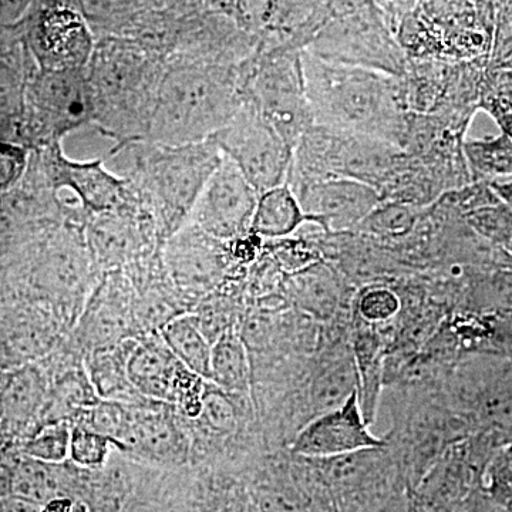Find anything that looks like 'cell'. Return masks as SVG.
Segmentation results:
<instances>
[{
    "mask_svg": "<svg viewBox=\"0 0 512 512\" xmlns=\"http://www.w3.org/2000/svg\"><path fill=\"white\" fill-rule=\"evenodd\" d=\"M165 60L130 37L96 39L87 64L93 126L114 141L109 156L146 141Z\"/></svg>",
    "mask_w": 512,
    "mask_h": 512,
    "instance_id": "2",
    "label": "cell"
},
{
    "mask_svg": "<svg viewBox=\"0 0 512 512\" xmlns=\"http://www.w3.org/2000/svg\"><path fill=\"white\" fill-rule=\"evenodd\" d=\"M450 512H505L483 488H473Z\"/></svg>",
    "mask_w": 512,
    "mask_h": 512,
    "instance_id": "43",
    "label": "cell"
},
{
    "mask_svg": "<svg viewBox=\"0 0 512 512\" xmlns=\"http://www.w3.org/2000/svg\"><path fill=\"white\" fill-rule=\"evenodd\" d=\"M239 64L184 57L165 60L146 141L190 144L210 140L244 101Z\"/></svg>",
    "mask_w": 512,
    "mask_h": 512,
    "instance_id": "3",
    "label": "cell"
},
{
    "mask_svg": "<svg viewBox=\"0 0 512 512\" xmlns=\"http://www.w3.org/2000/svg\"><path fill=\"white\" fill-rule=\"evenodd\" d=\"M113 441L82 424H73L69 460L82 470L97 471L106 467Z\"/></svg>",
    "mask_w": 512,
    "mask_h": 512,
    "instance_id": "35",
    "label": "cell"
},
{
    "mask_svg": "<svg viewBox=\"0 0 512 512\" xmlns=\"http://www.w3.org/2000/svg\"><path fill=\"white\" fill-rule=\"evenodd\" d=\"M409 204L390 202L389 207L376 208L363 220L365 227L383 235H403L409 232L416 221Z\"/></svg>",
    "mask_w": 512,
    "mask_h": 512,
    "instance_id": "39",
    "label": "cell"
},
{
    "mask_svg": "<svg viewBox=\"0 0 512 512\" xmlns=\"http://www.w3.org/2000/svg\"><path fill=\"white\" fill-rule=\"evenodd\" d=\"M119 154L131 158L123 175L156 222L161 245L190 221L205 184L224 158L211 140L190 144L140 141Z\"/></svg>",
    "mask_w": 512,
    "mask_h": 512,
    "instance_id": "4",
    "label": "cell"
},
{
    "mask_svg": "<svg viewBox=\"0 0 512 512\" xmlns=\"http://www.w3.org/2000/svg\"><path fill=\"white\" fill-rule=\"evenodd\" d=\"M258 198L237 165L224 157L205 184L190 222L220 241H238L251 235Z\"/></svg>",
    "mask_w": 512,
    "mask_h": 512,
    "instance_id": "14",
    "label": "cell"
},
{
    "mask_svg": "<svg viewBox=\"0 0 512 512\" xmlns=\"http://www.w3.org/2000/svg\"><path fill=\"white\" fill-rule=\"evenodd\" d=\"M127 375L131 386L143 399L175 403L183 407L188 416H200L205 380L175 357L160 333L136 340L128 356Z\"/></svg>",
    "mask_w": 512,
    "mask_h": 512,
    "instance_id": "13",
    "label": "cell"
},
{
    "mask_svg": "<svg viewBox=\"0 0 512 512\" xmlns=\"http://www.w3.org/2000/svg\"><path fill=\"white\" fill-rule=\"evenodd\" d=\"M77 481L79 474L67 470L64 463L49 464L22 456L13 464L9 497L40 507L52 498H74Z\"/></svg>",
    "mask_w": 512,
    "mask_h": 512,
    "instance_id": "21",
    "label": "cell"
},
{
    "mask_svg": "<svg viewBox=\"0 0 512 512\" xmlns=\"http://www.w3.org/2000/svg\"><path fill=\"white\" fill-rule=\"evenodd\" d=\"M86 20L94 37H126L144 16L158 9L156 0H66Z\"/></svg>",
    "mask_w": 512,
    "mask_h": 512,
    "instance_id": "23",
    "label": "cell"
},
{
    "mask_svg": "<svg viewBox=\"0 0 512 512\" xmlns=\"http://www.w3.org/2000/svg\"><path fill=\"white\" fill-rule=\"evenodd\" d=\"M313 124L404 148L409 127L404 77L325 62L302 50Z\"/></svg>",
    "mask_w": 512,
    "mask_h": 512,
    "instance_id": "1",
    "label": "cell"
},
{
    "mask_svg": "<svg viewBox=\"0 0 512 512\" xmlns=\"http://www.w3.org/2000/svg\"><path fill=\"white\" fill-rule=\"evenodd\" d=\"M32 151L16 141L0 140V198L15 191L29 171Z\"/></svg>",
    "mask_w": 512,
    "mask_h": 512,
    "instance_id": "36",
    "label": "cell"
},
{
    "mask_svg": "<svg viewBox=\"0 0 512 512\" xmlns=\"http://www.w3.org/2000/svg\"><path fill=\"white\" fill-rule=\"evenodd\" d=\"M29 170L57 194L70 192L86 215L140 202L130 181L106 167V158L72 160L62 143L33 150Z\"/></svg>",
    "mask_w": 512,
    "mask_h": 512,
    "instance_id": "10",
    "label": "cell"
},
{
    "mask_svg": "<svg viewBox=\"0 0 512 512\" xmlns=\"http://www.w3.org/2000/svg\"><path fill=\"white\" fill-rule=\"evenodd\" d=\"M157 8L177 16H191L205 12V0H156Z\"/></svg>",
    "mask_w": 512,
    "mask_h": 512,
    "instance_id": "45",
    "label": "cell"
},
{
    "mask_svg": "<svg viewBox=\"0 0 512 512\" xmlns=\"http://www.w3.org/2000/svg\"><path fill=\"white\" fill-rule=\"evenodd\" d=\"M16 26L37 69L76 70L89 64L96 37L66 0H37Z\"/></svg>",
    "mask_w": 512,
    "mask_h": 512,
    "instance_id": "11",
    "label": "cell"
},
{
    "mask_svg": "<svg viewBox=\"0 0 512 512\" xmlns=\"http://www.w3.org/2000/svg\"><path fill=\"white\" fill-rule=\"evenodd\" d=\"M99 394L94 390L86 370H73L57 383L52 403H50V421H69L70 417H79L84 410L99 402ZM70 423V421H69Z\"/></svg>",
    "mask_w": 512,
    "mask_h": 512,
    "instance_id": "32",
    "label": "cell"
},
{
    "mask_svg": "<svg viewBox=\"0 0 512 512\" xmlns=\"http://www.w3.org/2000/svg\"><path fill=\"white\" fill-rule=\"evenodd\" d=\"M33 62L18 26H0V140L18 143Z\"/></svg>",
    "mask_w": 512,
    "mask_h": 512,
    "instance_id": "19",
    "label": "cell"
},
{
    "mask_svg": "<svg viewBox=\"0 0 512 512\" xmlns=\"http://www.w3.org/2000/svg\"><path fill=\"white\" fill-rule=\"evenodd\" d=\"M269 2H272V0H266L265 5H268Z\"/></svg>",
    "mask_w": 512,
    "mask_h": 512,
    "instance_id": "48",
    "label": "cell"
},
{
    "mask_svg": "<svg viewBox=\"0 0 512 512\" xmlns=\"http://www.w3.org/2000/svg\"><path fill=\"white\" fill-rule=\"evenodd\" d=\"M0 380H2V376H0Z\"/></svg>",
    "mask_w": 512,
    "mask_h": 512,
    "instance_id": "49",
    "label": "cell"
},
{
    "mask_svg": "<svg viewBox=\"0 0 512 512\" xmlns=\"http://www.w3.org/2000/svg\"><path fill=\"white\" fill-rule=\"evenodd\" d=\"M305 222L312 220L303 211L295 192L288 184L279 185L259 195L252 218L251 234L256 238H286Z\"/></svg>",
    "mask_w": 512,
    "mask_h": 512,
    "instance_id": "22",
    "label": "cell"
},
{
    "mask_svg": "<svg viewBox=\"0 0 512 512\" xmlns=\"http://www.w3.org/2000/svg\"><path fill=\"white\" fill-rule=\"evenodd\" d=\"M490 43V67L503 66L512 57V0L498 10Z\"/></svg>",
    "mask_w": 512,
    "mask_h": 512,
    "instance_id": "41",
    "label": "cell"
},
{
    "mask_svg": "<svg viewBox=\"0 0 512 512\" xmlns=\"http://www.w3.org/2000/svg\"><path fill=\"white\" fill-rule=\"evenodd\" d=\"M305 52L325 62L404 77L410 60L375 2L350 12L315 18Z\"/></svg>",
    "mask_w": 512,
    "mask_h": 512,
    "instance_id": "6",
    "label": "cell"
},
{
    "mask_svg": "<svg viewBox=\"0 0 512 512\" xmlns=\"http://www.w3.org/2000/svg\"><path fill=\"white\" fill-rule=\"evenodd\" d=\"M134 298L133 284L123 271L101 274L80 323V335L92 352L133 339L130 330L137 322Z\"/></svg>",
    "mask_w": 512,
    "mask_h": 512,
    "instance_id": "17",
    "label": "cell"
},
{
    "mask_svg": "<svg viewBox=\"0 0 512 512\" xmlns=\"http://www.w3.org/2000/svg\"><path fill=\"white\" fill-rule=\"evenodd\" d=\"M501 454H503L505 461H507L508 466H510L512 470V443L507 444V446L501 450Z\"/></svg>",
    "mask_w": 512,
    "mask_h": 512,
    "instance_id": "47",
    "label": "cell"
},
{
    "mask_svg": "<svg viewBox=\"0 0 512 512\" xmlns=\"http://www.w3.org/2000/svg\"><path fill=\"white\" fill-rule=\"evenodd\" d=\"M463 156L470 180L512 177V137L507 134L464 141Z\"/></svg>",
    "mask_w": 512,
    "mask_h": 512,
    "instance_id": "30",
    "label": "cell"
},
{
    "mask_svg": "<svg viewBox=\"0 0 512 512\" xmlns=\"http://www.w3.org/2000/svg\"><path fill=\"white\" fill-rule=\"evenodd\" d=\"M160 402L130 403L131 423L126 443L121 450L131 451L160 464H183L188 446L177 424Z\"/></svg>",
    "mask_w": 512,
    "mask_h": 512,
    "instance_id": "20",
    "label": "cell"
},
{
    "mask_svg": "<svg viewBox=\"0 0 512 512\" xmlns=\"http://www.w3.org/2000/svg\"><path fill=\"white\" fill-rule=\"evenodd\" d=\"M205 6L210 12L231 19L239 28L251 30L252 20L247 0H205Z\"/></svg>",
    "mask_w": 512,
    "mask_h": 512,
    "instance_id": "42",
    "label": "cell"
},
{
    "mask_svg": "<svg viewBox=\"0 0 512 512\" xmlns=\"http://www.w3.org/2000/svg\"><path fill=\"white\" fill-rule=\"evenodd\" d=\"M286 292L299 309L318 318H329L338 308V285L322 266L292 275L286 282Z\"/></svg>",
    "mask_w": 512,
    "mask_h": 512,
    "instance_id": "28",
    "label": "cell"
},
{
    "mask_svg": "<svg viewBox=\"0 0 512 512\" xmlns=\"http://www.w3.org/2000/svg\"><path fill=\"white\" fill-rule=\"evenodd\" d=\"M84 239L100 274L126 271L161 251L156 222L140 204L86 215Z\"/></svg>",
    "mask_w": 512,
    "mask_h": 512,
    "instance_id": "12",
    "label": "cell"
},
{
    "mask_svg": "<svg viewBox=\"0 0 512 512\" xmlns=\"http://www.w3.org/2000/svg\"><path fill=\"white\" fill-rule=\"evenodd\" d=\"M292 191L312 222L326 229L362 224L383 202L375 188L350 178H328Z\"/></svg>",
    "mask_w": 512,
    "mask_h": 512,
    "instance_id": "18",
    "label": "cell"
},
{
    "mask_svg": "<svg viewBox=\"0 0 512 512\" xmlns=\"http://www.w3.org/2000/svg\"><path fill=\"white\" fill-rule=\"evenodd\" d=\"M160 336L188 370L210 382L212 343L198 328L192 313H183L165 323Z\"/></svg>",
    "mask_w": 512,
    "mask_h": 512,
    "instance_id": "26",
    "label": "cell"
},
{
    "mask_svg": "<svg viewBox=\"0 0 512 512\" xmlns=\"http://www.w3.org/2000/svg\"><path fill=\"white\" fill-rule=\"evenodd\" d=\"M72 424L69 421H53L30 437L22 447V456L35 458L49 464L66 463L69 458Z\"/></svg>",
    "mask_w": 512,
    "mask_h": 512,
    "instance_id": "34",
    "label": "cell"
},
{
    "mask_svg": "<svg viewBox=\"0 0 512 512\" xmlns=\"http://www.w3.org/2000/svg\"><path fill=\"white\" fill-rule=\"evenodd\" d=\"M210 140L259 195L286 184L293 150L247 101Z\"/></svg>",
    "mask_w": 512,
    "mask_h": 512,
    "instance_id": "9",
    "label": "cell"
},
{
    "mask_svg": "<svg viewBox=\"0 0 512 512\" xmlns=\"http://www.w3.org/2000/svg\"><path fill=\"white\" fill-rule=\"evenodd\" d=\"M396 39L410 62H458L487 47L470 0H419L400 22Z\"/></svg>",
    "mask_w": 512,
    "mask_h": 512,
    "instance_id": "8",
    "label": "cell"
},
{
    "mask_svg": "<svg viewBox=\"0 0 512 512\" xmlns=\"http://www.w3.org/2000/svg\"><path fill=\"white\" fill-rule=\"evenodd\" d=\"M239 80L242 100L252 104L295 150L303 134L313 126L302 50L268 42L259 35L252 55L239 64Z\"/></svg>",
    "mask_w": 512,
    "mask_h": 512,
    "instance_id": "5",
    "label": "cell"
},
{
    "mask_svg": "<svg viewBox=\"0 0 512 512\" xmlns=\"http://www.w3.org/2000/svg\"><path fill=\"white\" fill-rule=\"evenodd\" d=\"M471 224L485 237L512 247V208L504 202L474 208Z\"/></svg>",
    "mask_w": 512,
    "mask_h": 512,
    "instance_id": "38",
    "label": "cell"
},
{
    "mask_svg": "<svg viewBox=\"0 0 512 512\" xmlns=\"http://www.w3.org/2000/svg\"><path fill=\"white\" fill-rule=\"evenodd\" d=\"M400 311V299L387 288L369 289L360 296L359 313L366 322L383 323Z\"/></svg>",
    "mask_w": 512,
    "mask_h": 512,
    "instance_id": "40",
    "label": "cell"
},
{
    "mask_svg": "<svg viewBox=\"0 0 512 512\" xmlns=\"http://www.w3.org/2000/svg\"><path fill=\"white\" fill-rule=\"evenodd\" d=\"M227 392L218 389H208L205 387L202 394L201 413L200 416L208 429L214 433L229 434L237 429V412L231 400L228 399Z\"/></svg>",
    "mask_w": 512,
    "mask_h": 512,
    "instance_id": "37",
    "label": "cell"
},
{
    "mask_svg": "<svg viewBox=\"0 0 512 512\" xmlns=\"http://www.w3.org/2000/svg\"><path fill=\"white\" fill-rule=\"evenodd\" d=\"M37 0H0V26H16L26 18Z\"/></svg>",
    "mask_w": 512,
    "mask_h": 512,
    "instance_id": "44",
    "label": "cell"
},
{
    "mask_svg": "<svg viewBox=\"0 0 512 512\" xmlns=\"http://www.w3.org/2000/svg\"><path fill=\"white\" fill-rule=\"evenodd\" d=\"M384 446L386 443L369 430L356 392L336 409L319 413L309 421L293 440L292 453L325 460Z\"/></svg>",
    "mask_w": 512,
    "mask_h": 512,
    "instance_id": "16",
    "label": "cell"
},
{
    "mask_svg": "<svg viewBox=\"0 0 512 512\" xmlns=\"http://www.w3.org/2000/svg\"><path fill=\"white\" fill-rule=\"evenodd\" d=\"M77 500L72 497H56L40 505L37 512H73Z\"/></svg>",
    "mask_w": 512,
    "mask_h": 512,
    "instance_id": "46",
    "label": "cell"
},
{
    "mask_svg": "<svg viewBox=\"0 0 512 512\" xmlns=\"http://www.w3.org/2000/svg\"><path fill=\"white\" fill-rule=\"evenodd\" d=\"M478 107L487 111L501 133L512 137V69L493 67L481 80Z\"/></svg>",
    "mask_w": 512,
    "mask_h": 512,
    "instance_id": "33",
    "label": "cell"
},
{
    "mask_svg": "<svg viewBox=\"0 0 512 512\" xmlns=\"http://www.w3.org/2000/svg\"><path fill=\"white\" fill-rule=\"evenodd\" d=\"M353 357L357 370V396L360 409L367 423H372L375 417L377 397L382 389L383 359L380 342L372 333L362 332L353 342Z\"/></svg>",
    "mask_w": 512,
    "mask_h": 512,
    "instance_id": "29",
    "label": "cell"
},
{
    "mask_svg": "<svg viewBox=\"0 0 512 512\" xmlns=\"http://www.w3.org/2000/svg\"><path fill=\"white\" fill-rule=\"evenodd\" d=\"M357 370L355 357L343 353L340 357L330 360L325 367L318 370L313 382V402L318 412H328L346 402L357 392Z\"/></svg>",
    "mask_w": 512,
    "mask_h": 512,
    "instance_id": "31",
    "label": "cell"
},
{
    "mask_svg": "<svg viewBox=\"0 0 512 512\" xmlns=\"http://www.w3.org/2000/svg\"><path fill=\"white\" fill-rule=\"evenodd\" d=\"M46 387L43 377L32 367L13 373L0 394L3 420L13 427L22 426L45 404Z\"/></svg>",
    "mask_w": 512,
    "mask_h": 512,
    "instance_id": "27",
    "label": "cell"
},
{
    "mask_svg": "<svg viewBox=\"0 0 512 512\" xmlns=\"http://www.w3.org/2000/svg\"><path fill=\"white\" fill-rule=\"evenodd\" d=\"M210 382L229 394H244L251 386V365L244 339L228 329L212 343Z\"/></svg>",
    "mask_w": 512,
    "mask_h": 512,
    "instance_id": "25",
    "label": "cell"
},
{
    "mask_svg": "<svg viewBox=\"0 0 512 512\" xmlns=\"http://www.w3.org/2000/svg\"><path fill=\"white\" fill-rule=\"evenodd\" d=\"M86 69H33L26 86L18 143L33 151L62 143L67 134L93 126Z\"/></svg>",
    "mask_w": 512,
    "mask_h": 512,
    "instance_id": "7",
    "label": "cell"
},
{
    "mask_svg": "<svg viewBox=\"0 0 512 512\" xmlns=\"http://www.w3.org/2000/svg\"><path fill=\"white\" fill-rule=\"evenodd\" d=\"M227 242L211 237L188 221L161 248L171 284L187 298L214 291L228 268Z\"/></svg>",
    "mask_w": 512,
    "mask_h": 512,
    "instance_id": "15",
    "label": "cell"
},
{
    "mask_svg": "<svg viewBox=\"0 0 512 512\" xmlns=\"http://www.w3.org/2000/svg\"><path fill=\"white\" fill-rule=\"evenodd\" d=\"M136 340L127 339L111 348L94 350L87 359V375L100 399L134 403L140 394L131 386L127 360Z\"/></svg>",
    "mask_w": 512,
    "mask_h": 512,
    "instance_id": "24",
    "label": "cell"
}]
</instances>
